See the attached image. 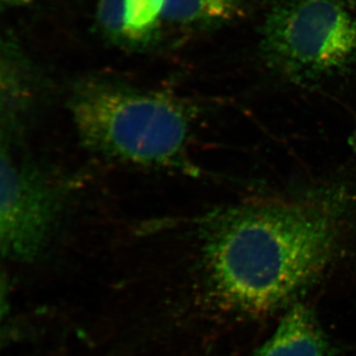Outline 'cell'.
<instances>
[{
    "label": "cell",
    "instance_id": "obj_1",
    "mask_svg": "<svg viewBox=\"0 0 356 356\" xmlns=\"http://www.w3.org/2000/svg\"><path fill=\"white\" fill-rule=\"evenodd\" d=\"M203 254L225 305L248 317L291 306L343 243L346 214L332 199L234 206L206 218Z\"/></svg>",
    "mask_w": 356,
    "mask_h": 356
},
{
    "label": "cell",
    "instance_id": "obj_2",
    "mask_svg": "<svg viewBox=\"0 0 356 356\" xmlns=\"http://www.w3.org/2000/svg\"><path fill=\"white\" fill-rule=\"evenodd\" d=\"M67 106L88 151L128 165L195 172L188 156L193 109L177 96L92 77L72 86Z\"/></svg>",
    "mask_w": 356,
    "mask_h": 356
},
{
    "label": "cell",
    "instance_id": "obj_3",
    "mask_svg": "<svg viewBox=\"0 0 356 356\" xmlns=\"http://www.w3.org/2000/svg\"><path fill=\"white\" fill-rule=\"evenodd\" d=\"M262 58L286 79L311 83L356 67L353 0H280L261 25Z\"/></svg>",
    "mask_w": 356,
    "mask_h": 356
},
{
    "label": "cell",
    "instance_id": "obj_4",
    "mask_svg": "<svg viewBox=\"0 0 356 356\" xmlns=\"http://www.w3.org/2000/svg\"><path fill=\"white\" fill-rule=\"evenodd\" d=\"M0 184L2 255L13 261H33L62 227L74 180L1 144Z\"/></svg>",
    "mask_w": 356,
    "mask_h": 356
},
{
    "label": "cell",
    "instance_id": "obj_5",
    "mask_svg": "<svg viewBox=\"0 0 356 356\" xmlns=\"http://www.w3.org/2000/svg\"><path fill=\"white\" fill-rule=\"evenodd\" d=\"M0 79L1 144L17 149L44 106L46 88L29 58L11 40L2 44Z\"/></svg>",
    "mask_w": 356,
    "mask_h": 356
},
{
    "label": "cell",
    "instance_id": "obj_6",
    "mask_svg": "<svg viewBox=\"0 0 356 356\" xmlns=\"http://www.w3.org/2000/svg\"><path fill=\"white\" fill-rule=\"evenodd\" d=\"M252 356H332V348L313 309L295 302Z\"/></svg>",
    "mask_w": 356,
    "mask_h": 356
},
{
    "label": "cell",
    "instance_id": "obj_7",
    "mask_svg": "<svg viewBox=\"0 0 356 356\" xmlns=\"http://www.w3.org/2000/svg\"><path fill=\"white\" fill-rule=\"evenodd\" d=\"M247 0H165L163 20L189 29L207 30L243 18Z\"/></svg>",
    "mask_w": 356,
    "mask_h": 356
},
{
    "label": "cell",
    "instance_id": "obj_8",
    "mask_svg": "<svg viewBox=\"0 0 356 356\" xmlns=\"http://www.w3.org/2000/svg\"><path fill=\"white\" fill-rule=\"evenodd\" d=\"M165 6V0H124L125 48L144 49L153 43Z\"/></svg>",
    "mask_w": 356,
    "mask_h": 356
},
{
    "label": "cell",
    "instance_id": "obj_9",
    "mask_svg": "<svg viewBox=\"0 0 356 356\" xmlns=\"http://www.w3.org/2000/svg\"><path fill=\"white\" fill-rule=\"evenodd\" d=\"M124 0H99L96 13L98 26L112 43L124 47L125 27L123 18Z\"/></svg>",
    "mask_w": 356,
    "mask_h": 356
},
{
    "label": "cell",
    "instance_id": "obj_10",
    "mask_svg": "<svg viewBox=\"0 0 356 356\" xmlns=\"http://www.w3.org/2000/svg\"><path fill=\"white\" fill-rule=\"evenodd\" d=\"M32 1L33 0H1L2 3L7 6H22Z\"/></svg>",
    "mask_w": 356,
    "mask_h": 356
}]
</instances>
